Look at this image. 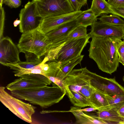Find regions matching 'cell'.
<instances>
[{
	"mask_svg": "<svg viewBox=\"0 0 124 124\" xmlns=\"http://www.w3.org/2000/svg\"><path fill=\"white\" fill-rule=\"evenodd\" d=\"M5 13L4 8L0 6V39L4 37Z\"/></svg>",
	"mask_w": 124,
	"mask_h": 124,
	"instance_id": "29",
	"label": "cell"
},
{
	"mask_svg": "<svg viewBox=\"0 0 124 124\" xmlns=\"http://www.w3.org/2000/svg\"><path fill=\"white\" fill-rule=\"evenodd\" d=\"M97 19V17L90 9L83 11L76 18L79 25L86 27L92 25Z\"/></svg>",
	"mask_w": 124,
	"mask_h": 124,
	"instance_id": "20",
	"label": "cell"
},
{
	"mask_svg": "<svg viewBox=\"0 0 124 124\" xmlns=\"http://www.w3.org/2000/svg\"><path fill=\"white\" fill-rule=\"evenodd\" d=\"M123 80L124 82V77L123 78Z\"/></svg>",
	"mask_w": 124,
	"mask_h": 124,
	"instance_id": "41",
	"label": "cell"
},
{
	"mask_svg": "<svg viewBox=\"0 0 124 124\" xmlns=\"http://www.w3.org/2000/svg\"><path fill=\"white\" fill-rule=\"evenodd\" d=\"M92 73V72L88 70L86 67L72 70L66 76L65 79L71 93L73 91L79 94L83 87L91 85Z\"/></svg>",
	"mask_w": 124,
	"mask_h": 124,
	"instance_id": "10",
	"label": "cell"
},
{
	"mask_svg": "<svg viewBox=\"0 0 124 124\" xmlns=\"http://www.w3.org/2000/svg\"><path fill=\"white\" fill-rule=\"evenodd\" d=\"M19 77L34 80L45 83L47 85H50L52 82L46 77L42 75L36 74H27L21 75Z\"/></svg>",
	"mask_w": 124,
	"mask_h": 124,
	"instance_id": "26",
	"label": "cell"
},
{
	"mask_svg": "<svg viewBox=\"0 0 124 124\" xmlns=\"http://www.w3.org/2000/svg\"><path fill=\"white\" fill-rule=\"evenodd\" d=\"M52 43L38 28L22 34L17 45L20 52L32 54L40 59L50 49Z\"/></svg>",
	"mask_w": 124,
	"mask_h": 124,
	"instance_id": "3",
	"label": "cell"
},
{
	"mask_svg": "<svg viewBox=\"0 0 124 124\" xmlns=\"http://www.w3.org/2000/svg\"><path fill=\"white\" fill-rule=\"evenodd\" d=\"M123 39V41L124 43V38Z\"/></svg>",
	"mask_w": 124,
	"mask_h": 124,
	"instance_id": "40",
	"label": "cell"
},
{
	"mask_svg": "<svg viewBox=\"0 0 124 124\" xmlns=\"http://www.w3.org/2000/svg\"><path fill=\"white\" fill-rule=\"evenodd\" d=\"M86 28V27L79 25L70 33L68 39L86 36L88 35Z\"/></svg>",
	"mask_w": 124,
	"mask_h": 124,
	"instance_id": "27",
	"label": "cell"
},
{
	"mask_svg": "<svg viewBox=\"0 0 124 124\" xmlns=\"http://www.w3.org/2000/svg\"><path fill=\"white\" fill-rule=\"evenodd\" d=\"M3 0H0V6H2Z\"/></svg>",
	"mask_w": 124,
	"mask_h": 124,
	"instance_id": "39",
	"label": "cell"
},
{
	"mask_svg": "<svg viewBox=\"0 0 124 124\" xmlns=\"http://www.w3.org/2000/svg\"><path fill=\"white\" fill-rule=\"evenodd\" d=\"M71 93L72 97L69 99L74 106L80 108L89 106L88 99L76 92L71 91Z\"/></svg>",
	"mask_w": 124,
	"mask_h": 124,
	"instance_id": "24",
	"label": "cell"
},
{
	"mask_svg": "<svg viewBox=\"0 0 124 124\" xmlns=\"http://www.w3.org/2000/svg\"><path fill=\"white\" fill-rule=\"evenodd\" d=\"M89 33L92 36L99 37L112 36L120 39L124 38V26L110 24L100 21L91 26Z\"/></svg>",
	"mask_w": 124,
	"mask_h": 124,
	"instance_id": "13",
	"label": "cell"
},
{
	"mask_svg": "<svg viewBox=\"0 0 124 124\" xmlns=\"http://www.w3.org/2000/svg\"><path fill=\"white\" fill-rule=\"evenodd\" d=\"M96 110V108L92 107L88 108L83 109H81V111L83 112L94 111Z\"/></svg>",
	"mask_w": 124,
	"mask_h": 124,
	"instance_id": "36",
	"label": "cell"
},
{
	"mask_svg": "<svg viewBox=\"0 0 124 124\" xmlns=\"http://www.w3.org/2000/svg\"><path fill=\"white\" fill-rule=\"evenodd\" d=\"M5 89L4 87H0V102L19 118L28 123H31V116L35 113L36 108L9 94Z\"/></svg>",
	"mask_w": 124,
	"mask_h": 124,
	"instance_id": "4",
	"label": "cell"
},
{
	"mask_svg": "<svg viewBox=\"0 0 124 124\" xmlns=\"http://www.w3.org/2000/svg\"><path fill=\"white\" fill-rule=\"evenodd\" d=\"M88 51L89 57L102 71L111 74L116 71L119 63L117 47L121 39L112 36H92Z\"/></svg>",
	"mask_w": 124,
	"mask_h": 124,
	"instance_id": "1",
	"label": "cell"
},
{
	"mask_svg": "<svg viewBox=\"0 0 124 124\" xmlns=\"http://www.w3.org/2000/svg\"><path fill=\"white\" fill-rule=\"evenodd\" d=\"M91 35L89 33L86 36L68 39L59 51L54 61L62 62L79 56L88 43Z\"/></svg>",
	"mask_w": 124,
	"mask_h": 124,
	"instance_id": "7",
	"label": "cell"
},
{
	"mask_svg": "<svg viewBox=\"0 0 124 124\" xmlns=\"http://www.w3.org/2000/svg\"><path fill=\"white\" fill-rule=\"evenodd\" d=\"M11 8H17L19 7L21 4V0H3V4Z\"/></svg>",
	"mask_w": 124,
	"mask_h": 124,
	"instance_id": "31",
	"label": "cell"
},
{
	"mask_svg": "<svg viewBox=\"0 0 124 124\" xmlns=\"http://www.w3.org/2000/svg\"><path fill=\"white\" fill-rule=\"evenodd\" d=\"M117 112L122 121L120 124H122L124 122V105L119 108Z\"/></svg>",
	"mask_w": 124,
	"mask_h": 124,
	"instance_id": "35",
	"label": "cell"
},
{
	"mask_svg": "<svg viewBox=\"0 0 124 124\" xmlns=\"http://www.w3.org/2000/svg\"><path fill=\"white\" fill-rule=\"evenodd\" d=\"M90 9L97 17L103 14L110 13L116 15L105 0H93Z\"/></svg>",
	"mask_w": 124,
	"mask_h": 124,
	"instance_id": "18",
	"label": "cell"
},
{
	"mask_svg": "<svg viewBox=\"0 0 124 124\" xmlns=\"http://www.w3.org/2000/svg\"><path fill=\"white\" fill-rule=\"evenodd\" d=\"M102 23L110 24L124 26V20L119 16L114 15H105L101 16L97 18Z\"/></svg>",
	"mask_w": 124,
	"mask_h": 124,
	"instance_id": "23",
	"label": "cell"
},
{
	"mask_svg": "<svg viewBox=\"0 0 124 124\" xmlns=\"http://www.w3.org/2000/svg\"><path fill=\"white\" fill-rule=\"evenodd\" d=\"M84 56V55L81 54L67 61L60 62L61 70L66 76L72 70L75 66L78 64H81Z\"/></svg>",
	"mask_w": 124,
	"mask_h": 124,
	"instance_id": "21",
	"label": "cell"
},
{
	"mask_svg": "<svg viewBox=\"0 0 124 124\" xmlns=\"http://www.w3.org/2000/svg\"><path fill=\"white\" fill-rule=\"evenodd\" d=\"M123 124H124V123H123Z\"/></svg>",
	"mask_w": 124,
	"mask_h": 124,
	"instance_id": "42",
	"label": "cell"
},
{
	"mask_svg": "<svg viewBox=\"0 0 124 124\" xmlns=\"http://www.w3.org/2000/svg\"><path fill=\"white\" fill-rule=\"evenodd\" d=\"M110 7L116 15L120 16L124 19V6L115 7L110 6Z\"/></svg>",
	"mask_w": 124,
	"mask_h": 124,
	"instance_id": "32",
	"label": "cell"
},
{
	"mask_svg": "<svg viewBox=\"0 0 124 124\" xmlns=\"http://www.w3.org/2000/svg\"><path fill=\"white\" fill-rule=\"evenodd\" d=\"M81 108L73 106L69 112H71L76 119V123L81 124H106L97 116L86 114L81 110Z\"/></svg>",
	"mask_w": 124,
	"mask_h": 124,
	"instance_id": "15",
	"label": "cell"
},
{
	"mask_svg": "<svg viewBox=\"0 0 124 124\" xmlns=\"http://www.w3.org/2000/svg\"><path fill=\"white\" fill-rule=\"evenodd\" d=\"M42 62H22L20 61L15 64H9L8 67H9L11 69L16 71L21 69L31 68L38 65Z\"/></svg>",
	"mask_w": 124,
	"mask_h": 124,
	"instance_id": "25",
	"label": "cell"
},
{
	"mask_svg": "<svg viewBox=\"0 0 124 124\" xmlns=\"http://www.w3.org/2000/svg\"><path fill=\"white\" fill-rule=\"evenodd\" d=\"M36 5V14L42 18L69 14L74 12L68 0H32Z\"/></svg>",
	"mask_w": 124,
	"mask_h": 124,
	"instance_id": "5",
	"label": "cell"
},
{
	"mask_svg": "<svg viewBox=\"0 0 124 124\" xmlns=\"http://www.w3.org/2000/svg\"><path fill=\"white\" fill-rule=\"evenodd\" d=\"M75 11L80 10L81 7L77 0H68Z\"/></svg>",
	"mask_w": 124,
	"mask_h": 124,
	"instance_id": "34",
	"label": "cell"
},
{
	"mask_svg": "<svg viewBox=\"0 0 124 124\" xmlns=\"http://www.w3.org/2000/svg\"><path fill=\"white\" fill-rule=\"evenodd\" d=\"M47 85L43 82L20 77L9 83L6 88L11 92L15 90L40 87Z\"/></svg>",
	"mask_w": 124,
	"mask_h": 124,
	"instance_id": "14",
	"label": "cell"
},
{
	"mask_svg": "<svg viewBox=\"0 0 124 124\" xmlns=\"http://www.w3.org/2000/svg\"><path fill=\"white\" fill-rule=\"evenodd\" d=\"M90 85L95 90L104 94L124 95V87L115 78H108L92 72Z\"/></svg>",
	"mask_w": 124,
	"mask_h": 124,
	"instance_id": "9",
	"label": "cell"
},
{
	"mask_svg": "<svg viewBox=\"0 0 124 124\" xmlns=\"http://www.w3.org/2000/svg\"><path fill=\"white\" fill-rule=\"evenodd\" d=\"M95 89L91 85H87L83 87L79 91V94L88 99Z\"/></svg>",
	"mask_w": 124,
	"mask_h": 124,
	"instance_id": "28",
	"label": "cell"
},
{
	"mask_svg": "<svg viewBox=\"0 0 124 124\" xmlns=\"http://www.w3.org/2000/svg\"><path fill=\"white\" fill-rule=\"evenodd\" d=\"M19 52L17 46L9 37H4L0 39V63L2 65L8 66L19 62Z\"/></svg>",
	"mask_w": 124,
	"mask_h": 124,
	"instance_id": "11",
	"label": "cell"
},
{
	"mask_svg": "<svg viewBox=\"0 0 124 124\" xmlns=\"http://www.w3.org/2000/svg\"><path fill=\"white\" fill-rule=\"evenodd\" d=\"M108 2L112 6H124V0H108Z\"/></svg>",
	"mask_w": 124,
	"mask_h": 124,
	"instance_id": "33",
	"label": "cell"
},
{
	"mask_svg": "<svg viewBox=\"0 0 124 124\" xmlns=\"http://www.w3.org/2000/svg\"><path fill=\"white\" fill-rule=\"evenodd\" d=\"M88 100L89 106L97 110L108 108V104L105 95L96 90Z\"/></svg>",
	"mask_w": 124,
	"mask_h": 124,
	"instance_id": "17",
	"label": "cell"
},
{
	"mask_svg": "<svg viewBox=\"0 0 124 124\" xmlns=\"http://www.w3.org/2000/svg\"><path fill=\"white\" fill-rule=\"evenodd\" d=\"M97 116L106 124H120L121 119L117 110L108 108L98 110Z\"/></svg>",
	"mask_w": 124,
	"mask_h": 124,
	"instance_id": "16",
	"label": "cell"
},
{
	"mask_svg": "<svg viewBox=\"0 0 124 124\" xmlns=\"http://www.w3.org/2000/svg\"><path fill=\"white\" fill-rule=\"evenodd\" d=\"M79 25L76 19L60 25L46 34L52 43L47 54L52 56L57 55L69 34Z\"/></svg>",
	"mask_w": 124,
	"mask_h": 124,
	"instance_id": "6",
	"label": "cell"
},
{
	"mask_svg": "<svg viewBox=\"0 0 124 124\" xmlns=\"http://www.w3.org/2000/svg\"><path fill=\"white\" fill-rule=\"evenodd\" d=\"M83 11L80 10L60 16L43 18L38 28L46 34L60 25L76 19Z\"/></svg>",
	"mask_w": 124,
	"mask_h": 124,
	"instance_id": "12",
	"label": "cell"
},
{
	"mask_svg": "<svg viewBox=\"0 0 124 124\" xmlns=\"http://www.w3.org/2000/svg\"><path fill=\"white\" fill-rule=\"evenodd\" d=\"M80 4L81 7L85 5L87 3V0H77Z\"/></svg>",
	"mask_w": 124,
	"mask_h": 124,
	"instance_id": "37",
	"label": "cell"
},
{
	"mask_svg": "<svg viewBox=\"0 0 124 124\" xmlns=\"http://www.w3.org/2000/svg\"><path fill=\"white\" fill-rule=\"evenodd\" d=\"M43 60L38 65L32 68L28 69H21L17 70L14 71L15 76L19 77L23 74H36L42 75L45 76L48 68V64Z\"/></svg>",
	"mask_w": 124,
	"mask_h": 124,
	"instance_id": "19",
	"label": "cell"
},
{
	"mask_svg": "<svg viewBox=\"0 0 124 124\" xmlns=\"http://www.w3.org/2000/svg\"><path fill=\"white\" fill-rule=\"evenodd\" d=\"M117 52L118 56L119 62L123 65L124 63V43L121 41L118 45Z\"/></svg>",
	"mask_w": 124,
	"mask_h": 124,
	"instance_id": "30",
	"label": "cell"
},
{
	"mask_svg": "<svg viewBox=\"0 0 124 124\" xmlns=\"http://www.w3.org/2000/svg\"><path fill=\"white\" fill-rule=\"evenodd\" d=\"M20 23V21L19 20H16L15 21H14L13 24L14 26L15 27L17 26L18 24H19Z\"/></svg>",
	"mask_w": 124,
	"mask_h": 124,
	"instance_id": "38",
	"label": "cell"
},
{
	"mask_svg": "<svg viewBox=\"0 0 124 124\" xmlns=\"http://www.w3.org/2000/svg\"></svg>",
	"mask_w": 124,
	"mask_h": 124,
	"instance_id": "43",
	"label": "cell"
},
{
	"mask_svg": "<svg viewBox=\"0 0 124 124\" xmlns=\"http://www.w3.org/2000/svg\"><path fill=\"white\" fill-rule=\"evenodd\" d=\"M104 95L108 104V108H114L117 110L124 105V95Z\"/></svg>",
	"mask_w": 124,
	"mask_h": 124,
	"instance_id": "22",
	"label": "cell"
},
{
	"mask_svg": "<svg viewBox=\"0 0 124 124\" xmlns=\"http://www.w3.org/2000/svg\"><path fill=\"white\" fill-rule=\"evenodd\" d=\"M11 95L34 105L46 108L59 102L66 95L65 91L59 86L46 85L40 87L11 92Z\"/></svg>",
	"mask_w": 124,
	"mask_h": 124,
	"instance_id": "2",
	"label": "cell"
},
{
	"mask_svg": "<svg viewBox=\"0 0 124 124\" xmlns=\"http://www.w3.org/2000/svg\"><path fill=\"white\" fill-rule=\"evenodd\" d=\"M36 3L29 1L19 14V31L23 33L38 28L43 18L37 16Z\"/></svg>",
	"mask_w": 124,
	"mask_h": 124,
	"instance_id": "8",
	"label": "cell"
}]
</instances>
